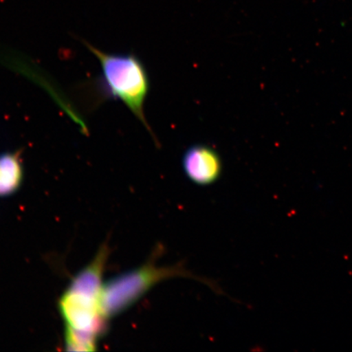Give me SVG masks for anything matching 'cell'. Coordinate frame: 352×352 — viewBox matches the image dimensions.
<instances>
[{"instance_id":"4","label":"cell","mask_w":352,"mask_h":352,"mask_svg":"<svg viewBox=\"0 0 352 352\" xmlns=\"http://www.w3.org/2000/svg\"><path fill=\"white\" fill-rule=\"evenodd\" d=\"M183 169L192 182L201 186H210L221 175V157L208 145H193L184 154Z\"/></svg>"},{"instance_id":"2","label":"cell","mask_w":352,"mask_h":352,"mask_svg":"<svg viewBox=\"0 0 352 352\" xmlns=\"http://www.w3.org/2000/svg\"><path fill=\"white\" fill-rule=\"evenodd\" d=\"M164 248L157 246L148 261L142 267L114 277L103 285L100 294L101 311L109 319L129 309L154 286L175 277H187L209 285L214 292L219 288L211 281L201 278L182 265L160 266L157 259Z\"/></svg>"},{"instance_id":"1","label":"cell","mask_w":352,"mask_h":352,"mask_svg":"<svg viewBox=\"0 0 352 352\" xmlns=\"http://www.w3.org/2000/svg\"><path fill=\"white\" fill-rule=\"evenodd\" d=\"M83 43L99 60L101 74L98 85L100 94L104 98L121 100L152 135L157 146H160L144 114L151 82L142 61L135 54H108L90 43Z\"/></svg>"},{"instance_id":"3","label":"cell","mask_w":352,"mask_h":352,"mask_svg":"<svg viewBox=\"0 0 352 352\" xmlns=\"http://www.w3.org/2000/svg\"><path fill=\"white\" fill-rule=\"evenodd\" d=\"M59 310L65 328L99 337L104 333L107 320L100 307V296L68 287L59 300Z\"/></svg>"},{"instance_id":"5","label":"cell","mask_w":352,"mask_h":352,"mask_svg":"<svg viewBox=\"0 0 352 352\" xmlns=\"http://www.w3.org/2000/svg\"><path fill=\"white\" fill-rule=\"evenodd\" d=\"M21 149L0 153V197L14 195L24 180V164Z\"/></svg>"},{"instance_id":"6","label":"cell","mask_w":352,"mask_h":352,"mask_svg":"<svg viewBox=\"0 0 352 352\" xmlns=\"http://www.w3.org/2000/svg\"><path fill=\"white\" fill-rule=\"evenodd\" d=\"M98 338L91 334L74 331L65 328V342L66 349L72 351H96Z\"/></svg>"}]
</instances>
